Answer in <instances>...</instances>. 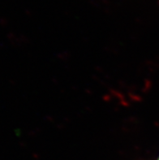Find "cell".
<instances>
[{
    "mask_svg": "<svg viewBox=\"0 0 159 160\" xmlns=\"http://www.w3.org/2000/svg\"><path fill=\"white\" fill-rule=\"evenodd\" d=\"M158 160H159V158H158Z\"/></svg>",
    "mask_w": 159,
    "mask_h": 160,
    "instance_id": "6da1fadb",
    "label": "cell"
}]
</instances>
